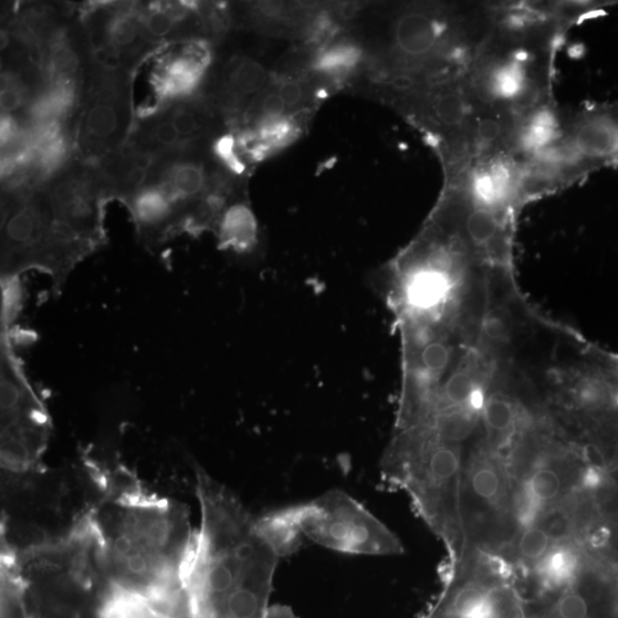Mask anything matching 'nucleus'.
<instances>
[{
    "label": "nucleus",
    "instance_id": "f257e3e1",
    "mask_svg": "<svg viewBox=\"0 0 618 618\" xmlns=\"http://www.w3.org/2000/svg\"><path fill=\"white\" fill-rule=\"evenodd\" d=\"M85 463L93 486L87 518L108 574L131 597L171 615L182 603L195 540L186 508L149 493L121 467Z\"/></svg>",
    "mask_w": 618,
    "mask_h": 618
},
{
    "label": "nucleus",
    "instance_id": "f03ea898",
    "mask_svg": "<svg viewBox=\"0 0 618 618\" xmlns=\"http://www.w3.org/2000/svg\"><path fill=\"white\" fill-rule=\"evenodd\" d=\"M201 528L183 580L188 618H268L279 557L257 518L197 464Z\"/></svg>",
    "mask_w": 618,
    "mask_h": 618
},
{
    "label": "nucleus",
    "instance_id": "7ed1b4c3",
    "mask_svg": "<svg viewBox=\"0 0 618 618\" xmlns=\"http://www.w3.org/2000/svg\"><path fill=\"white\" fill-rule=\"evenodd\" d=\"M602 2H495V26L464 72L481 110L520 117L553 98L563 36Z\"/></svg>",
    "mask_w": 618,
    "mask_h": 618
},
{
    "label": "nucleus",
    "instance_id": "20e7f679",
    "mask_svg": "<svg viewBox=\"0 0 618 618\" xmlns=\"http://www.w3.org/2000/svg\"><path fill=\"white\" fill-rule=\"evenodd\" d=\"M2 618H140L108 574L87 516L69 535L2 549Z\"/></svg>",
    "mask_w": 618,
    "mask_h": 618
},
{
    "label": "nucleus",
    "instance_id": "39448f33",
    "mask_svg": "<svg viewBox=\"0 0 618 618\" xmlns=\"http://www.w3.org/2000/svg\"><path fill=\"white\" fill-rule=\"evenodd\" d=\"M94 252L56 223L44 188L26 197L3 198L2 283L39 272L60 292L77 265Z\"/></svg>",
    "mask_w": 618,
    "mask_h": 618
},
{
    "label": "nucleus",
    "instance_id": "423d86ee",
    "mask_svg": "<svg viewBox=\"0 0 618 618\" xmlns=\"http://www.w3.org/2000/svg\"><path fill=\"white\" fill-rule=\"evenodd\" d=\"M525 165L528 183L539 198L574 186L599 171L617 169L618 101L571 110L561 139Z\"/></svg>",
    "mask_w": 618,
    "mask_h": 618
},
{
    "label": "nucleus",
    "instance_id": "0eeeda50",
    "mask_svg": "<svg viewBox=\"0 0 618 618\" xmlns=\"http://www.w3.org/2000/svg\"><path fill=\"white\" fill-rule=\"evenodd\" d=\"M10 328L2 324V468L26 473L42 467L51 436V416L36 393L12 347Z\"/></svg>",
    "mask_w": 618,
    "mask_h": 618
},
{
    "label": "nucleus",
    "instance_id": "6e6552de",
    "mask_svg": "<svg viewBox=\"0 0 618 618\" xmlns=\"http://www.w3.org/2000/svg\"><path fill=\"white\" fill-rule=\"evenodd\" d=\"M302 535L333 551L360 556H394L403 545L393 531L341 490L288 507Z\"/></svg>",
    "mask_w": 618,
    "mask_h": 618
},
{
    "label": "nucleus",
    "instance_id": "1a4fd4ad",
    "mask_svg": "<svg viewBox=\"0 0 618 618\" xmlns=\"http://www.w3.org/2000/svg\"><path fill=\"white\" fill-rule=\"evenodd\" d=\"M133 76L87 71L75 121V156L96 164L123 147L134 125Z\"/></svg>",
    "mask_w": 618,
    "mask_h": 618
},
{
    "label": "nucleus",
    "instance_id": "9d476101",
    "mask_svg": "<svg viewBox=\"0 0 618 618\" xmlns=\"http://www.w3.org/2000/svg\"><path fill=\"white\" fill-rule=\"evenodd\" d=\"M508 467L507 460L482 446L466 459L459 509L467 547L476 534L485 537L487 527L495 530L498 526L507 536L508 529L518 528L514 514L518 485Z\"/></svg>",
    "mask_w": 618,
    "mask_h": 618
},
{
    "label": "nucleus",
    "instance_id": "9b49d317",
    "mask_svg": "<svg viewBox=\"0 0 618 618\" xmlns=\"http://www.w3.org/2000/svg\"><path fill=\"white\" fill-rule=\"evenodd\" d=\"M43 188L60 227L96 250L105 246L106 206L115 200L97 164L75 156Z\"/></svg>",
    "mask_w": 618,
    "mask_h": 618
},
{
    "label": "nucleus",
    "instance_id": "f8f14e48",
    "mask_svg": "<svg viewBox=\"0 0 618 618\" xmlns=\"http://www.w3.org/2000/svg\"><path fill=\"white\" fill-rule=\"evenodd\" d=\"M77 13L87 37L88 51L101 49L115 54L133 75L160 48L144 36L138 2H88L79 4Z\"/></svg>",
    "mask_w": 618,
    "mask_h": 618
},
{
    "label": "nucleus",
    "instance_id": "ddd939ff",
    "mask_svg": "<svg viewBox=\"0 0 618 618\" xmlns=\"http://www.w3.org/2000/svg\"><path fill=\"white\" fill-rule=\"evenodd\" d=\"M148 184H156L168 194L178 211L177 237L183 215L212 192L232 189V180L212 169L202 153H183L161 159ZM147 184V186H148Z\"/></svg>",
    "mask_w": 618,
    "mask_h": 618
},
{
    "label": "nucleus",
    "instance_id": "4468645a",
    "mask_svg": "<svg viewBox=\"0 0 618 618\" xmlns=\"http://www.w3.org/2000/svg\"><path fill=\"white\" fill-rule=\"evenodd\" d=\"M270 85L263 63L250 57H234L225 63L214 92L204 97L230 123L241 125L252 102Z\"/></svg>",
    "mask_w": 618,
    "mask_h": 618
},
{
    "label": "nucleus",
    "instance_id": "2eb2a0df",
    "mask_svg": "<svg viewBox=\"0 0 618 618\" xmlns=\"http://www.w3.org/2000/svg\"><path fill=\"white\" fill-rule=\"evenodd\" d=\"M572 479L567 451H549L537 454L518 484L544 513L570 498Z\"/></svg>",
    "mask_w": 618,
    "mask_h": 618
},
{
    "label": "nucleus",
    "instance_id": "dca6fc26",
    "mask_svg": "<svg viewBox=\"0 0 618 618\" xmlns=\"http://www.w3.org/2000/svg\"><path fill=\"white\" fill-rule=\"evenodd\" d=\"M160 160L126 142L96 164L114 200L124 202L147 186Z\"/></svg>",
    "mask_w": 618,
    "mask_h": 618
},
{
    "label": "nucleus",
    "instance_id": "f3484780",
    "mask_svg": "<svg viewBox=\"0 0 618 618\" xmlns=\"http://www.w3.org/2000/svg\"><path fill=\"white\" fill-rule=\"evenodd\" d=\"M214 233L220 249L238 256L250 255L258 246V221L251 206L240 198L225 207Z\"/></svg>",
    "mask_w": 618,
    "mask_h": 618
},
{
    "label": "nucleus",
    "instance_id": "a211bd4d",
    "mask_svg": "<svg viewBox=\"0 0 618 618\" xmlns=\"http://www.w3.org/2000/svg\"><path fill=\"white\" fill-rule=\"evenodd\" d=\"M257 521H258L260 531L272 545L279 559L291 556L299 549L304 535L288 511V508L265 514L263 517L257 518Z\"/></svg>",
    "mask_w": 618,
    "mask_h": 618
},
{
    "label": "nucleus",
    "instance_id": "6ab92c4d",
    "mask_svg": "<svg viewBox=\"0 0 618 618\" xmlns=\"http://www.w3.org/2000/svg\"><path fill=\"white\" fill-rule=\"evenodd\" d=\"M580 568L576 549L568 542L554 545L548 556L534 568L537 576L549 589L566 586L575 580Z\"/></svg>",
    "mask_w": 618,
    "mask_h": 618
},
{
    "label": "nucleus",
    "instance_id": "aec40b11",
    "mask_svg": "<svg viewBox=\"0 0 618 618\" xmlns=\"http://www.w3.org/2000/svg\"><path fill=\"white\" fill-rule=\"evenodd\" d=\"M513 544L518 565L534 570L557 542L547 529L535 523L518 531Z\"/></svg>",
    "mask_w": 618,
    "mask_h": 618
},
{
    "label": "nucleus",
    "instance_id": "412c9836",
    "mask_svg": "<svg viewBox=\"0 0 618 618\" xmlns=\"http://www.w3.org/2000/svg\"><path fill=\"white\" fill-rule=\"evenodd\" d=\"M362 58L363 51L358 45L338 42L328 45L318 53L313 61V69L326 76H344L354 70Z\"/></svg>",
    "mask_w": 618,
    "mask_h": 618
},
{
    "label": "nucleus",
    "instance_id": "4be33fe9",
    "mask_svg": "<svg viewBox=\"0 0 618 618\" xmlns=\"http://www.w3.org/2000/svg\"><path fill=\"white\" fill-rule=\"evenodd\" d=\"M211 148L215 161H218L228 173L234 175H242L246 173V161L238 151L236 133L219 134L214 140Z\"/></svg>",
    "mask_w": 618,
    "mask_h": 618
},
{
    "label": "nucleus",
    "instance_id": "5701e85b",
    "mask_svg": "<svg viewBox=\"0 0 618 618\" xmlns=\"http://www.w3.org/2000/svg\"><path fill=\"white\" fill-rule=\"evenodd\" d=\"M273 85L275 89H278L284 103H286L290 114L292 111L305 106L306 102L309 101L310 89L305 79H292V77H288V79H278V82H275Z\"/></svg>",
    "mask_w": 618,
    "mask_h": 618
},
{
    "label": "nucleus",
    "instance_id": "b1692460",
    "mask_svg": "<svg viewBox=\"0 0 618 618\" xmlns=\"http://www.w3.org/2000/svg\"><path fill=\"white\" fill-rule=\"evenodd\" d=\"M589 604L577 591L566 588L554 607L556 618H588Z\"/></svg>",
    "mask_w": 618,
    "mask_h": 618
},
{
    "label": "nucleus",
    "instance_id": "393cba45",
    "mask_svg": "<svg viewBox=\"0 0 618 618\" xmlns=\"http://www.w3.org/2000/svg\"><path fill=\"white\" fill-rule=\"evenodd\" d=\"M268 618H296L293 613L284 607H270Z\"/></svg>",
    "mask_w": 618,
    "mask_h": 618
},
{
    "label": "nucleus",
    "instance_id": "a878e982",
    "mask_svg": "<svg viewBox=\"0 0 618 618\" xmlns=\"http://www.w3.org/2000/svg\"><path fill=\"white\" fill-rule=\"evenodd\" d=\"M613 586H615L616 592L618 593V571L615 572V576H613Z\"/></svg>",
    "mask_w": 618,
    "mask_h": 618
}]
</instances>
